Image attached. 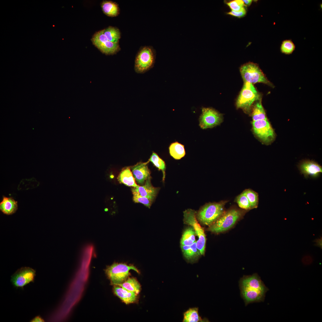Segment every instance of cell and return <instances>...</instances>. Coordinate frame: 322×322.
<instances>
[{
	"mask_svg": "<svg viewBox=\"0 0 322 322\" xmlns=\"http://www.w3.org/2000/svg\"><path fill=\"white\" fill-rule=\"evenodd\" d=\"M239 287L246 305L263 301L268 290L256 274L243 276L240 280Z\"/></svg>",
	"mask_w": 322,
	"mask_h": 322,
	"instance_id": "6da1fadb",
	"label": "cell"
},
{
	"mask_svg": "<svg viewBox=\"0 0 322 322\" xmlns=\"http://www.w3.org/2000/svg\"><path fill=\"white\" fill-rule=\"evenodd\" d=\"M227 202L224 201L206 204L198 213V219L202 224L209 226L224 213V206Z\"/></svg>",
	"mask_w": 322,
	"mask_h": 322,
	"instance_id": "7a4b0ae2",
	"label": "cell"
},
{
	"mask_svg": "<svg viewBox=\"0 0 322 322\" xmlns=\"http://www.w3.org/2000/svg\"><path fill=\"white\" fill-rule=\"evenodd\" d=\"M241 210L232 208L222 214L214 222L209 226L208 230L212 232L218 233L226 231L232 227L242 216Z\"/></svg>",
	"mask_w": 322,
	"mask_h": 322,
	"instance_id": "3957f363",
	"label": "cell"
},
{
	"mask_svg": "<svg viewBox=\"0 0 322 322\" xmlns=\"http://www.w3.org/2000/svg\"><path fill=\"white\" fill-rule=\"evenodd\" d=\"M132 270L139 273L138 270L132 265L125 263H114L108 266L105 270V273L111 283L117 285L124 282L129 278V271Z\"/></svg>",
	"mask_w": 322,
	"mask_h": 322,
	"instance_id": "277c9868",
	"label": "cell"
},
{
	"mask_svg": "<svg viewBox=\"0 0 322 322\" xmlns=\"http://www.w3.org/2000/svg\"><path fill=\"white\" fill-rule=\"evenodd\" d=\"M184 223L191 226L195 230L196 235L198 237L196 241V245L201 255H204L205 253L206 238L203 228L200 226L197 221L195 211L189 209L183 212Z\"/></svg>",
	"mask_w": 322,
	"mask_h": 322,
	"instance_id": "5b68a950",
	"label": "cell"
},
{
	"mask_svg": "<svg viewBox=\"0 0 322 322\" xmlns=\"http://www.w3.org/2000/svg\"><path fill=\"white\" fill-rule=\"evenodd\" d=\"M259 98V94L253 84L244 82L237 99L236 107L247 113H249L252 104Z\"/></svg>",
	"mask_w": 322,
	"mask_h": 322,
	"instance_id": "8992f818",
	"label": "cell"
},
{
	"mask_svg": "<svg viewBox=\"0 0 322 322\" xmlns=\"http://www.w3.org/2000/svg\"><path fill=\"white\" fill-rule=\"evenodd\" d=\"M240 72L244 82L250 83H262L271 86L272 85L256 64L248 63L244 64Z\"/></svg>",
	"mask_w": 322,
	"mask_h": 322,
	"instance_id": "52a82bcc",
	"label": "cell"
},
{
	"mask_svg": "<svg viewBox=\"0 0 322 322\" xmlns=\"http://www.w3.org/2000/svg\"><path fill=\"white\" fill-rule=\"evenodd\" d=\"M252 123L254 135L261 142L268 144L273 140L275 133L268 119L252 121Z\"/></svg>",
	"mask_w": 322,
	"mask_h": 322,
	"instance_id": "ba28073f",
	"label": "cell"
},
{
	"mask_svg": "<svg viewBox=\"0 0 322 322\" xmlns=\"http://www.w3.org/2000/svg\"><path fill=\"white\" fill-rule=\"evenodd\" d=\"M154 61V55L152 50L149 47H145L137 53L135 61L134 70L137 73H144L153 66Z\"/></svg>",
	"mask_w": 322,
	"mask_h": 322,
	"instance_id": "9c48e42d",
	"label": "cell"
},
{
	"mask_svg": "<svg viewBox=\"0 0 322 322\" xmlns=\"http://www.w3.org/2000/svg\"><path fill=\"white\" fill-rule=\"evenodd\" d=\"M199 118L200 127L202 129L212 128L219 125L222 122V115L214 109L203 108Z\"/></svg>",
	"mask_w": 322,
	"mask_h": 322,
	"instance_id": "30bf717a",
	"label": "cell"
},
{
	"mask_svg": "<svg viewBox=\"0 0 322 322\" xmlns=\"http://www.w3.org/2000/svg\"><path fill=\"white\" fill-rule=\"evenodd\" d=\"M35 271L27 267H22L18 270L11 276V281L16 287H23L30 282H33Z\"/></svg>",
	"mask_w": 322,
	"mask_h": 322,
	"instance_id": "8fae6325",
	"label": "cell"
},
{
	"mask_svg": "<svg viewBox=\"0 0 322 322\" xmlns=\"http://www.w3.org/2000/svg\"><path fill=\"white\" fill-rule=\"evenodd\" d=\"M146 162H140L131 167L132 173L136 181L142 185L150 177V171Z\"/></svg>",
	"mask_w": 322,
	"mask_h": 322,
	"instance_id": "7c38bea8",
	"label": "cell"
},
{
	"mask_svg": "<svg viewBox=\"0 0 322 322\" xmlns=\"http://www.w3.org/2000/svg\"><path fill=\"white\" fill-rule=\"evenodd\" d=\"M299 169L301 173L306 178L309 176L316 177L322 172V167L312 161L306 160L301 163Z\"/></svg>",
	"mask_w": 322,
	"mask_h": 322,
	"instance_id": "4fadbf2b",
	"label": "cell"
},
{
	"mask_svg": "<svg viewBox=\"0 0 322 322\" xmlns=\"http://www.w3.org/2000/svg\"><path fill=\"white\" fill-rule=\"evenodd\" d=\"M113 291L114 294L126 304L134 303L137 301L138 294L126 290L120 286L115 285Z\"/></svg>",
	"mask_w": 322,
	"mask_h": 322,
	"instance_id": "5bb4252c",
	"label": "cell"
},
{
	"mask_svg": "<svg viewBox=\"0 0 322 322\" xmlns=\"http://www.w3.org/2000/svg\"><path fill=\"white\" fill-rule=\"evenodd\" d=\"M135 188L141 196L149 199L152 202L155 199L158 191L157 188L154 187L152 185L150 177L145 181L143 185L142 186L138 185Z\"/></svg>",
	"mask_w": 322,
	"mask_h": 322,
	"instance_id": "9a60e30c",
	"label": "cell"
},
{
	"mask_svg": "<svg viewBox=\"0 0 322 322\" xmlns=\"http://www.w3.org/2000/svg\"><path fill=\"white\" fill-rule=\"evenodd\" d=\"M17 209V201L11 197L3 196L2 199L0 202V210L4 214L12 215L15 213Z\"/></svg>",
	"mask_w": 322,
	"mask_h": 322,
	"instance_id": "2e32d148",
	"label": "cell"
},
{
	"mask_svg": "<svg viewBox=\"0 0 322 322\" xmlns=\"http://www.w3.org/2000/svg\"><path fill=\"white\" fill-rule=\"evenodd\" d=\"M181 247L184 256L188 261H196L201 255L197 247L196 241L191 246L181 245Z\"/></svg>",
	"mask_w": 322,
	"mask_h": 322,
	"instance_id": "e0dca14e",
	"label": "cell"
},
{
	"mask_svg": "<svg viewBox=\"0 0 322 322\" xmlns=\"http://www.w3.org/2000/svg\"><path fill=\"white\" fill-rule=\"evenodd\" d=\"M102 52L106 55L115 54L120 49L118 43H114L107 40L95 46Z\"/></svg>",
	"mask_w": 322,
	"mask_h": 322,
	"instance_id": "ac0fdd59",
	"label": "cell"
},
{
	"mask_svg": "<svg viewBox=\"0 0 322 322\" xmlns=\"http://www.w3.org/2000/svg\"><path fill=\"white\" fill-rule=\"evenodd\" d=\"M119 182L126 186L136 187L138 185L135 182V179L129 168L123 169L118 178Z\"/></svg>",
	"mask_w": 322,
	"mask_h": 322,
	"instance_id": "d6986e66",
	"label": "cell"
},
{
	"mask_svg": "<svg viewBox=\"0 0 322 322\" xmlns=\"http://www.w3.org/2000/svg\"><path fill=\"white\" fill-rule=\"evenodd\" d=\"M205 321L199 315L198 307L190 308L183 313V322H201Z\"/></svg>",
	"mask_w": 322,
	"mask_h": 322,
	"instance_id": "ffe728a7",
	"label": "cell"
},
{
	"mask_svg": "<svg viewBox=\"0 0 322 322\" xmlns=\"http://www.w3.org/2000/svg\"><path fill=\"white\" fill-rule=\"evenodd\" d=\"M170 155L176 160H179L185 154L184 145L177 142L171 143L169 147Z\"/></svg>",
	"mask_w": 322,
	"mask_h": 322,
	"instance_id": "44dd1931",
	"label": "cell"
},
{
	"mask_svg": "<svg viewBox=\"0 0 322 322\" xmlns=\"http://www.w3.org/2000/svg\"><path fill=\"white\" fill-rule=\"evenodd\" d=\"M196 233L191 227L186 229L184 232L181 239V245L191 246L195 242Z\"/></svg>",
	"mask_w": 322,
	"mask_h": 322,
	"instance_id": "7402d4cb",
	"label": "cell"
},
{
	"mask_svg": "<svg viewBox=\"0 0 322 322\" xmlns=\"http://www.w3.org/2000/svg\"><path fill=\"white\" fill-rule=\"evenodd\" d=\"M123 288L138 294L141 290V286L136 278L132 277L128 278L123 283L117 285Z\"/></svg>",
	"mask_w": 322,
	"mask_h": 322,
	"instance_id": "603a6c76",
	"label": "cell"
},
{
	"mask_svg": "<svg viewBox=\"0 0 322 322\" xmlns=\"http://www.w3.org/2000/svg\"><path fill=\"white\" fill-rule=\"evenodd\" d=\"M252 121L267 119L265 111L260 100L254 105L252 113Z\"/></svg>",
	"mask_w": 322,
	"mask_h": 322,
	"instance_id": "cb8c5ba5",
	"label": "cell"
},
{
	"mask_svg": "<svg viewBox=\"0 0 322 322\" xmlns=\"http://www.w3.org/2000/svg\"><path fill=\"white\" fill-rule=\"evenodd\" d=\"M102 7L103 12L107 15L115 16L119 13V8L117 5L111 1H104L102 4Z\"/></svg>",
	"mask_w": 322,
	"mask_h": 322,
	"instance_id": "d4e9b609",
	"label": "cell"
},
{
	"mask_svg": "<svg viewBox=\"0 0 322 322\" xmlns=\"http://www.w3.org/2000/svg\"><path fill=\"white\" fill-rule=\"evenodd\" d=\"M103 32L109 41L114 43H118L120 37V32L118 29L109 27L104 30Z\"/></svg>",
	"mask_w": 322,
	"mask_h": 322,
	"instance_id": "484cf974",
	"label": "cell"
},
{
	"mask_svg": "<svg viewBox=\"0 0 322 322\" xmlns=\"http://www.w3.org/2000/svg\"><path fill=\"white\" fill-rule=\"evenodd\" d=\"M243 192L248 199L251 209L257 208L258 203V193L250 189H246Z\"/></svg>",
	"mask_w": 322,
	"mask_h": 322,
	"instance_id": "4316f807",
	"label": "cell"
},
{
	"mask_svg": "<svg viewBox=\"0 0 322 322\" xmlns=\"http://www.w3.org/2000/svg\"><path fill=\"white\" fill-rule=\"evenodd\" d=\"M159 170H161L163 174V179L164 180L165 176V165L164 161L161 159L158 155L153 152L149 160Z\"/></svg>",
	"mask_w": 322,
	"mask_h": 322,
	"instance_id": "83f0119b",
	"label": "cell"
},
{
	"mask_svg": "<svg viewBox=\"0 0 322 322\" xmlns=\"http://www.w3.org/2000/svg\"><path fill=\"white\" fill-rule=\"evenodd\" d=\"M131 191L133 194V200L135 202L142 203L148 208H150L153 202L152 201L141 196L134 187L131 188Z\"/></svg>",
	"mask_w": 322,
	"mask_h": 322,
	"instance_id": "f1b7e54d",
	"label": "cell"
},
{
	"mask_svg": "<svg viewBox=\"0 0 322 322\" xmlns=\"http://www.w3.org/2000/svg\"><path fill=\"white\" fill-rule=\"evenodd\" d=\"M235 201L241 208L245 210L251 209L248 199L243 192L236 196Z\"/></svg>",
	"mask_w": 322,
	"mask_h": 322,
	"instance_id": "f546056e",
	"label": "cell"
},
{
	"mask_svg": "<svg viewBox=\"0 0 322 322\" xmlns=\"http://www.w3.org/2000/svg\"><path fill=\"white\" fill-rule=\"evenodd\" d=\"M295 49V46L290 40H286L283 41L280 47L281 52L286 54H291Z\"/></svg>",
	"mask_w": 322,
	"mask_h": 322,
	"instance_id": "4dcf8cb0",
	"label": "cell"
},
{
	"mask_svg": "<svg viewBox=\"0 0 322 322\" xmlns=\"http://www.w3.org/2000/svg\"><path fill=\"white\" fill-rule=\"evenodd\" d=\"M232 10L238 11L242 10L245 5L243 0H235L227 3Z\"/></svg>",
	"mask_w": 322,
	"mask_h": 322,
	"instance_id": "1f68e13d",
	"label": "cell"
},
{
	"mask_svg": "<svg viewBox=\"0 0 322 322\" xmlns=\"http://www.w3.org/2000/svg\"><path fill=\"white\" fill-rule=\"evenodd\" d=\"M246 13V10L244 7L239 11H234L231 10V11L228 13L227 14L241 18L245 16Z\"/></svg>",
	"mask_w": 322,
	"mask_h": 322,
	"instance_id": "d6a6232c",
	"label": "cell"
},
{
	"mask_svg": "<svg viewBox=\"0 0 322 322\" xmlns=\"http://www.w3.org/2000/svg\"><path fill=\"white\" fill-rule=\"evenodd\" d=\"M44 320L40 316H37L35 317L30 322H44Z\"/></svg>",
	"mask_w": 322,
	"mask_h": 322,
	"instance_id": "836d02e7",
	"label": "cell"
},
{
	"mask_svg": "<svg viewBox=\"0 0 322 322\" xmlns=\"http://www.w3.org/2000/svg\"><path fill=\"white\" fill-rule=\"evenodd\" d=\"M243 1L245 6H249L252 1L251 0H243Z\"/></svg>",
	"mask_w": 322,
	"mask_h": 322,
	"instance_id": "e575fe53",
	"label": "cell"
}]
</instances>
